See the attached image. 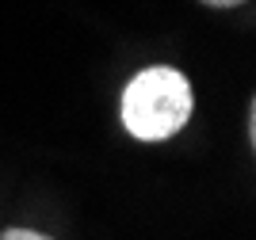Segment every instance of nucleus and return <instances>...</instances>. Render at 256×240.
<instances>
[{"label":"nucleus","instance_id":"nucleus-1","mask_svg":"<svg viewBox=\"0 0 256 240\" xmlns=\"http://www.w3.org/2000/svg\"><path fill=\"white\" fill-rule=\"evenodd\" d=\"M188 118H192V84L168 65L138 73L122 92V126L138 141H164Z\"/></svg>","mask_w":256,"mask_h":240},{"label":"nucleus","instance_id":"nucleus-2","mask_svg":"<svg viewBox=\"0 0 256 240\" xmlns=\"http://www.w3.org/2000/svg\"><path fill=\"white\" fill-rule=\"evenodd\" d=\"M0 240H50V237H42V233H34V229H8Z\"/></svg>","mask_w":256,"mask_h":240},{"label":"nucleus","instance_id":"nucleus-3","mask_svg":"<svg viewBox=\"0 0 256 240\" xmlns=\"http://www.w3.org/2000/svg\"><path fill=\"white\" fill-rule=\"evenodd\" d=\"M203 4H210V8H234V4H245V0H203Z\"/></svg>","mask_w":256,"mask_h":240}]
</instances>
